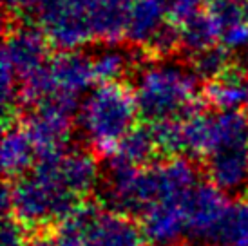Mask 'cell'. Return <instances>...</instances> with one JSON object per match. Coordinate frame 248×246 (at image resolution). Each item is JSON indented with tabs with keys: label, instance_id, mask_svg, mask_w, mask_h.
Instances as JSON below:
<instances>
[{
	"label": "cell",
	"instance_id": "cell-1",
	"mask_svg": "<svg viewBox=\"0 0 248 246\" xmlns=\"http://www.w3.org/2000/svg\"><path fill=\"white\" fill-rule=\"evenodd\" d=\"M7 186L11 198L9 215L31 232L55 228L85 203L67 186L51 159H38L26 176L7 181Z\"/></svg>",
	"mask_w": 248,
	"mask_h": 246
},
{
	"label": "cell",
	"instance_id": "cell-2",
	"mask_svg": "<svg viewBox=\"0 0 248 246\" xmlns=\"http://www.w3.org/2000/svg\"><path fill=\"white\" fill-rule=\"evenodd\" d=\"M140 118L132 85L125 82L98 83L80 103L76 123L93 154L110 157L136 127Z\"/></svg>",
	"mask_w": 248,
	"mask_h": 246
},
{
	"label": "cell",
	"instance_id": "cell-3",
	"mask_svg": "<svg viewBox=\"0 0 248 246\" xmlns=\"http://www.w3.org/2000/svg\"><path fill=\"white\" fill-rule=\"evenodd\" d=\"M200 78L192 67L169 60H152L134 80V96L145 122L185 118L200 110Z\"/></svg>",
	"mask_w": 248,
	"mask_h": 246
},
{
	"label": "cell",
	"instance_id": "cell-4",
	"mask_svg": "<svg viewBox=\"0 0 248 246\" xmlns=\"http://www.w3.org/2000/svg\"><path fill=\"white\" fill-rule=\"evenodd\" d=\"M49 241L51 246H149L134 217L91 203L58 223Z\"/></svg>",
	"mask_w": 248,
	"mask_h": 246
},
{
	"label": "cell",
	"instance_id": "cell-5",
	"mask_svg": "<svg viewBox=\"0 0 248 246\" xmlns=\"http://www.w3.org/2000/svg\"><path fill=\"white\" fill-rule=\"evenodd\" d=\"M232 210L227 192L212 181H200L185 199L186 239L200 245L227 241Z\"/></svg>",
	"mask_w": 248,
	"mask_h": 246
},
{
	"label": "cell",
	"instance_id": "cell-6",
	"mask_svg": "<svg viewBox=\"0 0 248 246\" xmlns=\"http://www.w3.org/2000/svg\"><path fill=\"white\" fill-rule=\"evenodd\" d=\"M96 0H49L36 13V22L53 47L76 51L94 40Z\"/></svg>",
	"mask_w": 248,
	"mask_h": 246
},
{
	"label": "cell",
	"instance_id": "cell-7",
	"mask_svg": "<svg viewBox=\"0 0 248 246\" xmlns=\"http://www.w3.org/2000/svg\"><path fill=\"white\" fill-rule=\"evenodd\" d=\"M104 199L105 206L116 212L141 217L158 203L151 165L136 167L116 157H109L104 178Z\"/></svg>",
	"mask_w": 248,
	"mask_h": 246
},
{
	"label": "cell",
	"instance_id": "cell-8",
	"mask_svg": "<svg viewBox=\"0 0 248 246\" xmlns=\"http://www.w3.org/2000/svg\"><path fill=\"white\" fill-rule=\"evenodd\" d=\"M44 100L51 96H67L80 100L83 92H89L91 85L96 83L93 56L85 55L82 49L60 51L51 56L42 69Z\"/></svg>",
	"mask_w": 248,
	"mask_h": 246
},
{
	"label": "cell",
	"instance_id": "cell-9",
	"mask_svg": "<svg viewBox=\"0 0 248 246\" xmlns=\"http://www.w3.org/2000/svg\"><path fill=\"white\" fill-rule=\"evenodd\" d=\"M51 58V42L40 26L13 24L6 29L2 63L13 71L18 83L42 69Z\"/></svg>",
	"mask_w": 248,
	"mask_h": 246
},
{
	"label": "cell",
	"instance_id": "cell-10",
	"mask_svg": "<svg viewBox=\"0 0 248 246\" xmlns=\"http://www.w3.org/2000/svg\"><path fill=\"white\" fill-rule=\"evenodd\" d=\"M210 181L227 194H239L248 188V139L227 141L205 157Z\"/></svg>",
	"mask_w": 248,
	"mask_h": 246
},
{
	"label": "cell",
	"instance_id": "cell-11",
	"mask_svg": "<svg viewBox=\"0 0 248 246\" xmlns=\"http://www.w3.org/2000/svg\"><path fill=\"white\" fill-rule=\"evenodd\" d=\"M185 199L156 203L140 217L149 246H178L186 239Z\"/></svg>",
	"mask_w": 248,
	"mask_h": 246
},
{
	"label": "cell",
	"instance_id": "cell-12",
	"mask_svg": "<svg viewBox=\"0 0 248 246\" xmlns=\"http://www.w3.org/2000/svg\"><path fill=\"white\" fill-rule=\"evenodd\" d=\"M36 159L38 154L35 143L24 123L13 122L4 127L2 145H0V163L6 181H15L26 176L36 165Z\"/></svg>",
	"mask_w": 248,
	"mask_h": 246
},
{
	"label": "cell",
	"instance_id": "cell-13",
	"mask_svg": "<svg viewBox=\"0 0 248 246\" xmlns=\"http://www.w3.org/2000/svg\"><path fill=\"white\" fill-rule=\"evenodd\" d=\"M167 22L169 15L165 0H136L129 13L125 42L143 51Z\"/></svg>",
	"mask_w": 248,
	"mask_h": 246
},
{
	"label": "cell",
	"instance_id": "cell-14",
	"mask_svg": "<svg viewBox=\"0 0 248 246\" xmlns=\"http://www.w3.org/2000/svg\"><path fill=\"white\" fill-rule=\"evenodd\" d=\"M203 100L217 110L241 109L248 103V76L230 69L223 76L205 83Z\"/></svg>",
	"mask_w": 248,
	"mask_h": 246
},
{
	"label": "cell",
	"instance_id": "cell-15",
	"mask_svg": "<svg viewBox=\"0 0 248 246\" xmlns=\"http://www.w3.org/2000/svg\"><path fill=\"white\" fill-rule=\"evenodd\" d=\"M179 49L190 56H196L205 49L212 47L219 42L217 28L208 16V13L203 9L192 18L179 24Z\"/></svg>",
	"mask_w": 248,
	"mask_h": 246
},
{
	"label": "cell",
	"instance_id": "cell-16",
	"mask_svg": "<svg viewBox=\"0 0 248 246\" xmlns=\"http://www.w3.org/2000/svg\"><path fill=\"white\" fill-rule=\"evenodd\" d=\"M156 154H159L158 145L152 134L151 123H147V125H136L124 138V141L118 145L116 152L110 157H116L120 161L136 167H147L151 165V159H154Z\"/></svg>",
	"mask_w": 248,
	"mask_h": 246
},
{
	"label": "cell",
	"instance_id": "cell-17",
	"mask_svg": "<svg viewBox=\"0 0 248 246\" xmlns=\"http://www.w3.org/2000/svg\"><path fill=\"white\" fill-rule=\"evenodd\" d=\"M134 56L129 49L114 46H105L93 56V69L96 83L124 82V78L132 71Z\"/></svg>",
	"mask_w": 248,
	"mask_h": 246
},
{
	"label": "cell",
	"instance_id": "cell-18",
	"mask_svg": "<svg viewBox=\"0 0 248 246\" xmlns=\"http://www.w3.org/2000/svg\"><path fill=\"white\" fill-rule=\"evenodd\" d=\"M190 67L196 73V76L201 82H212L216 78L223 76L232 69V60H230V51L223 47L221 44H216L212 47L205 49L190 58Z\"/></svg>",
	"mask_w": 248,
	"mask_h": 246
},
{
	"label": "cell",
	"instance_id": "cell-19",
	"mask_svg": "<svg viewBox=\"0 0 248 246\" xmlns=\"http://www.w3.org/2000/svg\"><path fill=\"white\" fill-rule=\"evenodd\" d=\"M205 11L217 28V33L247 22L248 0H207Z\"/></svg>",
	"mask_w": 248,
	"mask_h": 246
},
{
	"label": "cell",
	"instance_id": "cell-20",
	"mask_svg": "<svg viewBox=\"0 0 248 246\" xmlns=\"http://www.w3.org/2000/svg\"><path fill=\"white\" fill-rule=\"evenodd\" d=\"M165 6L169 20L179 26L188 18H192L194 15L203 11L207 6V0H165Z\"/></svg>",
	"mask_w": 248,
	"mask_h": 246
},
{
	"label": "cell",
	"instance_id": "cell-21",
	"mask_svg": "<svg viewBox=\"0 0 248 246\" xmlns=\"http://www.w3.org/2000/svg\"><path fill=\"white\" fill-rule=\"evenodd\" d=\"M29 232L13 215H4L0 246H29Z\"/></svg>",
	"mask_w": 248,
	"mask_h": 246
},
{
	"label": "cell",
	"instance_id": "cell-22",
	"mask_svg": "<svg viewBox=\"0 0 248 246\" xmlns=\"http://www.w3.org/2000/svg\"><path fill=\"white\" fill-rule=\"evenodd\" d=\"M227 241H248V199L234 205Z\"/></svg>",
	"mask_w": 248,
	"mask_h": 246
},
{
	"label": "cell",
	"instance_id": "cell-23",
	"mask_svg": "<svg viewBox=\"0 0 248 246\" xmlns=\"http://www.w3.org/2000/svg\"><path fill=\"white\" fill-rule=\"evenodd\" d=\"M214 246H248V241H223L216 243Z\"/></svg>",
	"mask_w": 248,
	"mask_h": 246
},
{
	"label": "cell",
	"instance_id": "cell-24",
	"mask_svg": "<svg viewBox=\"0 0 248 246\" xmlns=\"http://www.w3.org/2000/svg\"><path fill=\"white\" fill-rule=\"evenodd\" d=\"M31 246H51V241L49 239H38L35 245H31Z\"/></svg>",
	"mask_w": 248,
	"mask_h": 246
},
{
	"label": "cell",
	"instance_id": "cell-25",
	"mask_svg": "<svg viewBox=\"0 0 248 246\" xmlns=\"http://www.w3.org/2000/svg\"><path fill=\"white\" fill-rule=\"evenodd\" d=\"M247 22H248V11H247Z\"/></svg>",
	"mask_w": 248,
	"mask_h": 246
},
{
	"label": "cell",
	"instance_id": "cell-26",
	"mask_svg": "<svg viewBox=\"0 0 248 246\" xmlns=\"http://www.w3.org/2000/svg\"><path fill=\"white\" fill-rule=\"evenodd\" d=\"M247 62H248V58H247Z\"/></svg>",
	"mask_w": 248,
	"mask_h": 246
},
{
	"label": "cell",
	"instance_id": "cell-27",
	"mask_svg": "<svg viewBox=\"0 0 248 246\" xmlns=\"http://www.w3.org/2000/svg\"><path fill=\"white\" fill-rule=\"evenodd\" d=\"M247 105H248V103H247Z\"/></svg>",
	"mask_w": 248,
	"mask_h": 246
}]
</instances>
